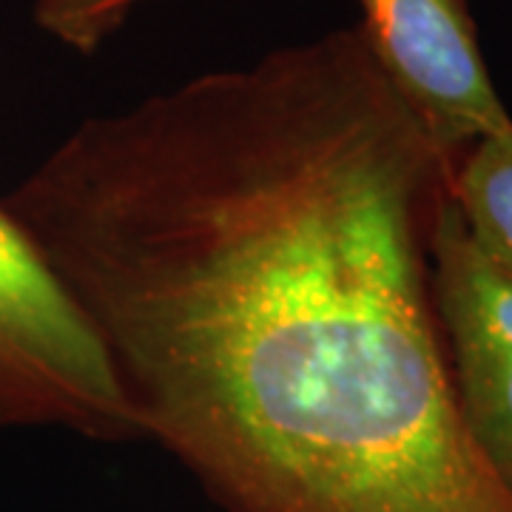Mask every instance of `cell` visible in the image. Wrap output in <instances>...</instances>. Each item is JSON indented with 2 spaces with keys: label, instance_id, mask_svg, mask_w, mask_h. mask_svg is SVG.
<instances>
[{
  "label": "cell",
  "instance_id": "1",
  "mask_svg": "<svg viewBox=\"0 0 512 512\" xmlns=\"http://www.w3.org/2000/svg\"><path fill=\"white\" fill-rule=\"evenodd\" d=\"M450 177L350 26L83 120L3 208L225 512H512L433 302Z\"/></svg>",
  "mask_w": 512,
  "mask_h": 512
},
{
  "label": "cell",
  "instance_id": "2",
  "mask_svg": "<svg viewBox=\"0 0 512 512\" xmlns=\"http://www.w3.org/2000/svg\"><path fill=\"white\" fill-rule=\"evenodd\" d=\"M0 424H57L92 439L140 436L103 339L3 205Z\"/></svg>",
  "mask_w": 512,
  "mask_h": 512
},
{
  "label": "cell",
  "instance_id": "3",
  "mask_svg": "<svg viewBox=\"0 0 512 512\" xmlns=\"http://www.w3.org/2000/svg\"><path fill=\"white\" fill-rule=\"evenodd\" d=\"M370 52L430 140L456 165L512 128L484 63L467 0H359Z\"/></svg>",
  "mask_w": 512,
  "mask_h": 512
},
{
  "label": "cell",
  "instance_id": "4",
  "mask_svg": "<svg viewBox=\"0 0 512 512\" xmlns=\"http://www.w3.org/2000/svg\"><path fill=\"white\" fill-rule=\"evenodd\" d=\"M430 268L461 419L512 493V276L467 231L453 194L439 211Z\"/></svg>",
  "mask_w": 512,
  "mask_h": 512
},
{
  "label": "cell",
  "instance_id": "5",
  "mask_svg": "<svg viewBox=\"0 0 512 512\" xmlns=\"http://www.w3.org/2000/svg\"><path fill=\"white\" fill-rule=\"evenodd\" d=\"M450 194L484 254L512 276V128L461 154Z\"/></svg>",
  "mask_w": 512,
  "mask_h": 512
},
{
  "label": "cell",
  "instance_id": "6",
  "mask_svg": "<svg viewBox=\"0 0 512 512\" xmlns=\"http://www.w3.org/2000/svg\"><path fill=\"white\" fill-rule=\"evenodd\" d=\"M143 0H37L35 23L57 43L94 55Z\"/></svg>",
  "mask_w": 512,
  "mask_h": 512
}]
</instances>
